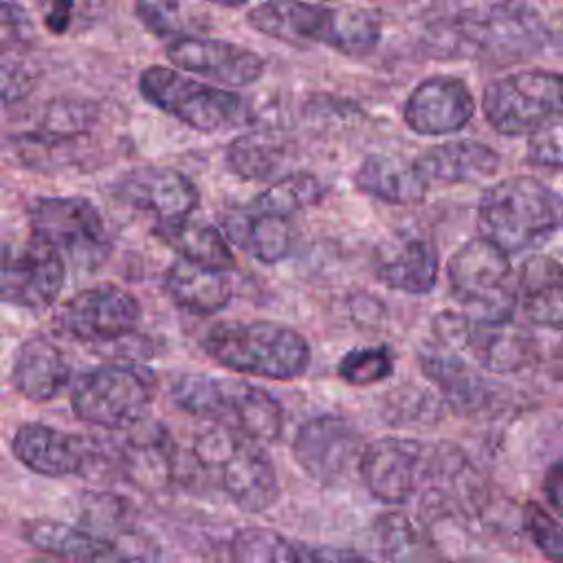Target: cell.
<instances>
[{"instance_id": "6da1fadb", "label": "cell", "mask_w": 563, "mask_h": 563, "mask_svg": "<svg viewBox=\"0 0 563 563\" xmlns=\"http://www.w3.org/2000/svg\"><path fill=\"white\" fill-rule=\"evenodd\" d=\"M550 42L548 22L523 0L462 7L427 24L422 46L440 59L512 64L539 55Z\"/></svg>"}, {"instance_id": "7a4b0ae2", "label": "cell", "mask_w": 563, "mask_h": 563, "mask_svg": "<svg viewBox=\"0 0 563 563\" xmlns=\"http://www.w3.org/2000/svg\"><path fill=\"white\" fill-rule=\"evenodd\" d=\"M246 22L290 46L323 44L345 57H367L380 42V20L374 11L350 4L308 0H264L246 13Z\"/></svg>"}, {"instance_id": "3957f363", "label": "cell", "mask_w": 563, "mask_h": 563, "mask_svg": "<svg viewBox=\"0 0 563 563\" xmlns=\"http://www.w3.org/2000/svg\"><path fill=\"white\" fill-rule=\"evenodd\" d=\"M477 224L506 255L539 249L561 227V196L534 176H508L482 194Z\"/></svg>"}, {"instance_id": "277c9868", "label": "cell", "mask_w": 563, "mask_h": 563, "mask_svg": "<svg viewBox=\"0 0 563 563\" xmlns=\"http://www.w3.org/2000/svg\"><path fill=\"white\" fill-rule=\"evenodd\" d=\"M169 396L185 413L233 429L260 444L279 440L284 431L279 400L246 380L194 372L178 376Z\"/></svg>"}, {"instance_id": "5b68a950", "label": "cell", "mask_w": 563, "mask_h": 563, "mask_svg": "<svg viewBox=\"0 0 563 563\" xmlns=\"http://www.w3.org/2000/svg\"><path fill=\"white\" fill-rule=\"evenodd\" d=\"M200 345L218 365L271 380L303 376L312 358L301 332L264 319L213 323Z\"/></svg>"}, {"instance_id": "8992f818", "label": "cell", "mask_w": 563, "mask_h": 563, "mask_svg": "<svg viewBox=\"0 0 563 563\" xmlns=\"http://www.w3.org/2000/svg\"><path fill=\"white\" fill-rule=\"evenodd\" d=\"M194 457L216 473L227 497L244 512L257 515L279 499V479L264 444L213 424L194 442Z\"/></svg>"}, {"instance_id": "52a82bcc", "label": "cell", "mask_w": 563, "mask_h": 563, "mask_svg": "<svg viewBox=\"0 0 563 563\" xmlns=\"http://www.w3.org/2000/svg\"><path fill=\"white\" fill-rule=\"evenodd\" d=\"M453 297L477 323H508L517 308V284L508 255L486 238L466 240L446 264Z\"/></svg>"}, {"instance_id": "ba28073f", "label": "cell", "mask_w": 563, "mask_h": 563, "mask_svg": "<svg viewBox=\"0 0 563 563\" xmlns=\"http://www.w3.org/2000/svg\"><path fill=\"white\" fill-rule=\"evenodd\" d=\"M156 394V376L136 363H106L84 372L70 389L73 413L95 427L123 431L136 427Z\"/></svg>"}, {"instance_id": "9c48e42d", "label": "cell", "mask_w": 563, "mask_h": 563, "mask_svg": "<svg viewBox=\"0 0 563 563\" xmlns=\"http://www.w3.org/2000/svg\"><path fill=\"white\" fill-rule=\"evenodd\" d=\"M136 86L147 103L205 134L240 128L249 117L238 92L191 79L167 66H147Z\"/></svg>"}, {"instance_id": "30bf717a", "label": "cell", "mask_w": 563, "mask_h": 563, "mask_svg": "<svg viewBox=\"0 0 563 563\" xmlns=\"http://www.w3.org/2000/svg\"><path fill=\"white\" fill-rule=\"evenodd\" d=\"M31 235L75 266L95 268L110 251L99 209L81 196H40L29 202Z\"/></svg>"}, {"instance_id": "8fae6325", "label": "cell", "mask_w": 563, "mask_h": 563, "mask_svg": "<svg viewBox=\"0 0 563 563\" xmlns=\"http://www.w3.org/2000/svg\"><path fill=\"white\" fill-rule=\"evenodd\" d=\"M482 112L501 136H528L561 114V75L545 68L508 73L484 88Z\"/></svg>"}, {"instance_id": "7c38bea8", "label": "cell", "mask_w": 563, "mask_h": 563, "mask_svg": "<svg viewBox=\"0 0 563 563\" xmlns=\"http://www.w3.org/2000/svg\"><path fill=\"white\" fill-rule=\"evenodd\" d=\"M435 343L468 354L479 367L495 374H512L534 358V341L528 332L508 323H477L462 312H440L433 319Z\"/></svg>"}, {"instance_id": "4fadbf2b", "label": "cell", "mask_w": 563, "mask_h": 563, "mask_svg": "<svg viewBox=\"0 0 563 563\" xmlns=\"http://www.w3.org/2000/svg\"><path fill=\"white\" fill-rule=\"evenodd\" d=\"M141 321L139 299L117 286L97 284L75 292L55 314V328L75 341L106 345L130 336Z\"/></svg>"}, {"instance_id": "5bb4252c", "label": "cell", "mask_w": 563, "mask_h": 563, "mask_svg": "<svg viewBox=\"0 0 563 563\" xmlns=\"http://www.w3.org/2000/svg\"><path fill=\"white\" fill-rule=\"evenodd\" d=\"M431 444L413 438H378L356 462L367 493L389 506L409 501L427 477Z\"/></svg>"}, {"instance_id": "9a60e30c", "label": "cell", "mask_w": 563, "mask_h": 563, "mask_svg": "<svg viewBox=\"0 0 563 563\" xmlns=\"http://www.w3.org/2000/svg\"><path fill=\"white\" fill-rule=\"evenodd\" d=\"M64 282V257L35 238L20 253L0 257V303L24 310L51 308Z\"/></svg>"}, {"instance_id": "2e32d148", "label": "cell", "mask_w": 563, "mask_h": 563, "mask_svg": "<svg viewBox=\"0 0 563 563\" xmlns=\"http://www.w3.org/2000/svg\"><path fill=\"white\" fill-rule=\"evenodd\" d=\"M361 451V433L352 422L334 413L308 418L292 440L297 464L321 484H336L347 475Z\"/></svg>"}, {"instance_id": "e0dca14e", "label": "cell", "mask_w": 563, "mask_h": 563, "mask_svg": "<svg viewBox=\"0 0 563 563\" xmlns=\"http://www.w3.org/2000/svg\"><path fill=\"white\" fill-rule=\"evenodd\" d=\"M112 189L123 205L154 216L158 224L189 218L200 200L191 178L163 165L132 167L114 180Z\"/></svg>"}, {"instance_id": "ac0fdd59", "label": "cell", "mask_w": 563, "mask_h": 563, "mask_svg": "<svg viewBox=\"0 0 563 563\" xmlns=\"http://www.w3.org/2000/svg\"><path fill=\"white\" fill-rule=\"evenodd\" d=\"M11 451L20 464L44 477L84 475L99 457L90 438L44 422L20 424L11 438Z\"/></svg>"}, {"instance_id": "d6986e66", "label": "cell", "mask_w": 563, "mask_h": 563, "mask_svg": "<svg viewBox=\"0 0 563 563\" xmlns=\"http://www.w3.org/2000/svg\"><path fill=\"white\" fill-rule=\"evenodd\" d=\"M475 114V97L464 79L433 75L422 79L405 99L402 121L422 136L460 132Z\"/></svg>"}, {"instance_id": "ffe728a7", "label": "cell", "mask_w": 563, "mask_h": 563, "mask_svg": "<svg viewBox=\"0 0 563 563\" xmlns=\"http://www.w3.org/2000/svg\"><path fill=\"white\" fill-rule=\"evenodd\" d=\"M165 55L176 68L224 86H249L264 73L255 51L218 37L180 35L167 44Z\"/></svg>"}, {"instance_id": "44dd1931", "label": "cell", "mask_w": 563, "mask_h": 563, "mask_svg": "<svg viewBox=\"0 0 563 563\" xmlns=\"http://www.w3.org/2000/svg\"><path fill=\"white\" fill-rule=\"evenodd\" d=\"M374 271L387 288L429 295L438 284L440 253L433 238L416 229H400L378 244Z\"/></svg>"}, {"instance_id": "7402d4cb", "label": "cell", "mask_w": 563, "mask_h": 563, "mask_svg": "<svg viewBox=\"0 0 563 563\" xmlns=\"http://www.w3.org/2000/svg\"><path fill=\"white\" fill-rule=\"evenodd\" d=\"M229 556L233 563H374L354 550L292 541L262 526L235 530L229 541Z\"/></svg>"}, {"instance_id": "603a6c76", "label": "cell", "mask_w": 563, "mask_h": 563, "mask_svg": "<svg viewBox=\"0 0 563 563\" xmlns=\"http://www.w3.org/2000/svg\"><path fill=\"white\" fill-rule=\"evenodd\" d=\"M70 383V363L62 347L44 334L24 339L11 363L13 389L31 402L57 398Z\"/></svg>"}, {"instance_id": "cb8c5ba5", "label": "cell", "mask_w": 563, "mask_h": 563, "mask_svg": "<svg viewBox=\"0 0 563 563\" xmlns=\"http://www.w3.org/2000/svg\"><path fill=\"white\" fill-rule=\"evenodd\" d=\"M424 376L438 385L442 400L460 413H475L490 405L495 391L486 378H482L460 352L440 343L424 345L418 354Z\"/></svg>"}, {"instance_id": "d4e9b609", "label": "cell", "mask_w": 563, "mask_h": 563, "mask_svg": "<svg viewBox=\"0 0 563 563\" xmlns=\"http://www.w3.org/2000/svg\"><path fill=\"white\" fill-rule=\"evenodd\" d=\"M499 154L490 145L473 139H455L431 145L413 158L420 176L431 185H464L490 178L499 169Z\"/></svg>"}, {"instance_id": "484cf974", "label": "cell", "mask_w": 563, "mask_h": 563, "mask_svg": "<svg viewBox=\"0 0 563 563\" xmlns=\"http://www.w3.org/2000/svg\"><path fill=\"white\" fill-rule=\"evenodd\" d=\"M224 238L257 262L275 264L284 260L295 242L290 220L246 209H229L220 218Z\"/></svg>"}, {"instance_id": "4316f807", "label": "cell", "mask_w": 563, "mask_h": 563, "mask_svg": "<svg viewBox=\"0 0 563 563\" xmlns=\"http://www.w3.org/2000/svg\"><path fill=\"white\" fill-rule=\"evenodd\" d=\"M123 473L143 490L158 493L176 477V446L163 424L132 427L123 449Z\"/></svg>"}, {"instance_id": "83f0119b", "label": "cell", "mask_w": 563, "mask_h": 563, "mask_svg": "<svg viewBox=\"0 0 563 563\" xmlns=\"http://www.w3.org/2000/svg\"><path fill=\"white\" fill-rule=\"evenodd\" d=\"M356 187L387 205H420L427 198L429 183L420 176L413 161L394 154H369L354 174Z\"/></svg>"}, {"instance_id": "f1b7e54d", "label": "cell", "mask_w": 563, "mask_h": 563, "mask_svg": "<svg viewBox=\"0 0 563 563\" xmlns=\"http://www.w3.org/2000/svg\"><path fill=\"white\" fill-rule=\"evenodd\" d=\"M561 264L552 255H532L517 277V303L534 325L561 330L563 325Z\"/></svg>"}, {"instance_id": "f546056e", "label": "cell", "mask_w": 563, "mask_h": 563, "mask_svg": "<svg viewBox=\"0 0 563 563\" xmlns=\"http://www.w3.org/2000/svg\"><path fill=\"white\" fill-rule=\"evenodd\" d=\"M163 288L178 308L200 317L216 314L231 301V286L224 273L191 264L180 257L167 266L163 275Z\"/></svg>"}, {"instance_id": "4dcf8cb0", "label": "cell", "mask_w": 563, "mask_h": 563, "mask_svg": "<svg viewBox=\"0 0 563 563\" xmlns=\"http://www.w3.org/2000/svg\"><path fill=\"white\" fill-rule=\"evenodd\" d=\"M24 539L40 552L66 563H97L110 556V543L86 528L40 517L22 526Z\"/></svg>"}, {"instance_id": "1f68e13d", "label": "cell", "mask_w": 563, "mask_h": 563, "mask_svg": "<svg viewBox=\"0 0 563 563\" xmlns=\"http://www.w3.org/2000/svg\"><path fill=\"white\" fill-rule=\"evenodd\" d=\"M156 235L163 244L191 264L227 273L235 266L233 251L227 238L209 222L202 220H178L172 224H158Z\"/></svg>"}, {"instance_id": "d6a6232c", "label": "cell", "mask_w": 563, "mask_h": 563, "mask_svg": "<svg viewBox=\"0 0 563 563\" xmlns=\"http://www.w3.org/2000/svg\"><path fill=\"white\" fill-rule=\"evenodd\" d=\"M224 158L235 176L244 180H268L286 163V150L264 132H249L229 143Z\"/></svg>"}, {"instance_id": "836d02e7", "label": "cell", "mask_w": 563, "mask_h": 563, "mask_svg": "<svg viewBox=\"0 0 563 563\" xmlns=\"http://www.w3.org/2000/svg\"><path fill=\"white\" fill-rule=\"evenodd\" d=\"M321 196L323 187L317 176L306 172H290L277 178L268 189H264L249 207L290 220V216H295L297 211L317 205Z\"/></svg>"}, {"instance_id": "e575fe53", "label": "cell", "mask_w": 563, "mask_h": 563, "mask_svg": "<svg viewBox=\"0 0 563 563\" xmlns=\"http://www.w3.org/2000/svg\"><path fill=\"white\" fill-rule=\"evenodd\" d=\"M81 519L97 537L108 543L134 528V508L125 497L114 493H86L81 497Z\"/></svg>"}, {"instance_id": "d590c367", "label": "cell", "mask_w": 563, "mask_h": 563, "mask_svg": "<svg viewBox=\"0 0 563 563\" xmlns=\"http://www.w3.org/2000/svg\"><path fill=\"white\" fill-rule=\"evenodd\" d=\"M53 35H79L103 15L106 0H31Z\"/></svg>"}, {"instance_id": "8d00e7d4", "label": "cell", "mask_w": 563, "mask_h": 563, "mask_svg": "<svg viewBox=\"0 0 563 563\" xmlns=\"http://www.w3.org/2000/svg\"><path fill=\"white\" fill-rule=\"evenodd\" d=\"M394 372V352L387 345L352 347L339 361L336 374L352 387H367L389 378Z\"/></svg>"}, {"instance_id": "74e56055", "label": "cell", "mask_w": 563, "mask_h": 563, "mask_svg": "<svg viewBox=\"0 0 563 563\" xmlns=\"http://www.w3.org/2000/svg\"><path fill=\"white\" fill-rule=\"evenodd\" d=\"M442 398L427 389L402 387L385 398V420L389 424H435L442 418Z\"/></svg>"}, {"instance_id": "f35d334b", "label": "cell", "mask_w": 563, "mask_h": 563, "mask_svg": "<svg viewBox=\"0 0 563 563\" xmlns=\"http://www.w3.org/2000/svg\"><path fill=\"white\" fill-rule=\"evenodd\" d=\"M374 534L380 552L394 563H407L418 552L420 539L402 512H385L374 521Z\"/></svg>"}, {"instance_id": "ab89813d", "label": "cell", "mask_w": 563, "mask_h": 563, "mask_svg": "<svg viewBox=\"0 0 563 563\" xmlns=\"http://www.w3.org/2000/svg\"><path fill=\"white\" fill-rule=\"evenodd\" d=\"M521 528L532 545L550 561L563 563V537L559 519L537 501H528L521 510Z\"/></svg>"}, {"instance_id": "60d3db41", "label": "cell", "mask_w": 563, "mask_h": 563, "mask_svg": "<svg viewBox=\"0 0 563 563\" xmlns=\"http://www.w3.org/2000/svg\"><path fill=\"white\" fill-rule=\"evenodd\" d=\"M561 136H563V128H561V114H559L528 134L526 158L539 167H548L554 172L561 169V165H563Z\"/></svg>"}, {"instance_id": "b9f144b4", "label": "cell", "mask_w": 563, "mask_h": 563, "mask_svg": "<svg viewBox=\"0 0 563 563\" xmlns=\"http://www.w3.org/2000/svg\"><path fill=\"white\" fill-rule=\"evenodd\" d=\"M35 37V24L15 0H0V51L20 48L31 44Z\"/></svg>"}, {"instance_id": "7bdbcfd3", "label": "cell", "mask_w": 563, "mask_h": 563, "mask_svg": "<svg viewBox=\"0 0 563 563\" xmlns=\"http://www.w3.org/2000/svg\"><path fill=\"white\" fill-rule=\"evenodd\" d=\"M110 556H117L121 563H158L161 545L141 528H130L128 532L110 541Z\"/></svg>"}, {"instance_id": "ee69618b", "label": "cell", "mask_w": 563, "mask_h": 563, "mask_svg": "<svg viewBox=\"0 0 563 563\" xmlns=\"http://www.w3.org/2000/svg\"><path fill=\"white\" fill-rule=\"evenodd\" d=\"M543 490H545V497H548L552 510L561 512V495H563V468H561V462H554L550 466V471L545 473Z\"/></svg>"}, {"instance_id": "f6af8a7d", "label": "cell", "mask_w": 563, "mask_h": 563, "mask_svg": "<svg viewBox=\"0 0 563 563\" xmlns=\"http://www.w3.org/2000/svg\"><path fill=\"white\" fill-rule=\"evenodd\" d=\"M205 2L220 4V7H244V4H246V2H251V0H205Z\"/></svg>"}, {"instance_id": "bcb514c9", "label": "cell", "mask_w": 563, "mask_h": 563, "mask_svg": "<svg viewBox=\"0 0 563 563\" xmlns=\"http://www.w3.org/2000/svg\"><path fill=\"white\" fill-rule=\"evenodd\" d=\"M442 563H482V561H475V559H453V561H442Z\"/></svg>"}, {"instance_id": "7dc6e473", "label": "cell", "mask_w": 563, "mask_h": 563, "mask_svg": "<svg viewBox=\"0 0 563 563\" xmlns=\"http://www.w3.org/2000/svg\"><path fill=\"white\" fill-rule=\"evenodd\" d=\"M2 255H4V246L0 244V257H2Z\"/></svg>"}, {"instance_id": "c3c4849f", "label": "cell", "mask_w": 563, "mask_h": 563, "mask_svg": "<svg viewBox=\"0 0 563 563\" xmlns=\"http://www.w3.org/2000/svg\"><path fill=\"white\" fill-rule=\"evenodd\" d=\"M33 563H53V561H33Z\"/></svg>"}]
</instances>
